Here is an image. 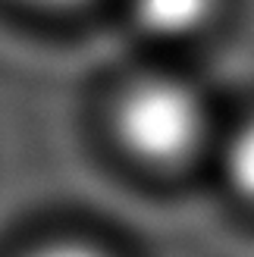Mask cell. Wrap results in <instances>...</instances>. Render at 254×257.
<instances>
[{"label": "cell", "instance_id": "obj_1", "mask_svg": "<svg viewBox=\"0 0 254 257\" xmlns=\"http://www.w3.org/2000/svg\"><path fill=\"white\" fill-rule=\"evenodd\" d=\"M116 125L138 157L151 163H176L195 151L204 132V107L179 79H148L122 97Z\"/></svg>", "mask_w": 254, "mask_h": 257}, {"label": "cell", "instance_id": "obj_3", "mask_svg": "<svg viewBox=\"0 0 254 257\" xmlns=\"http://www.w3.org/2000/svg\"><path fill=\"white\" fill-rule=\"evenodd\" d=\"M229 179L245 198H254V122H248L229 145Z\"/></svg>", "mask_w": 254, "mask_h": 257}, {"label": "cell", "instance_id": "obj_5", "mask_svg": "<svg viewBox=\"0 0 254 257\" xmlns=\"http://www.w3.org/2000/svg\"><path fill=\"white\" fill-rule=\"evenodd\" d=\"M38 4H72V0H38Z\"/></svg>", "mask_w": 254, "mask_h": 257}, {"label": "cell", "instance_id": "obj_2", "mask_svg": "<svg viewBox=\"0 0 254 257\" xmlns=\"http://www.w3.org/2000/svg\"><path fill=\"white\" fill-rule=\"evenodd\" d=\"M213 0H135V16L148 32L173 38L188 35L207 19Z\"/></svg>", "mask_w": 254, "mask_h": 257}, {"label": "cell", "instance_id": "obj_4", "mask_svg": "<svg viewBox=\"0 0 254 257\" xmlns=\"http://www.w3.org/2000/svg\"><path fill=\"white\" fill-rule=\"evenodd\" d=\"M32 257H107V254H100L97 248H88V245H54Z\"/></svg>", "mask_w": 254, "mask_h": 257}]
</instances>
